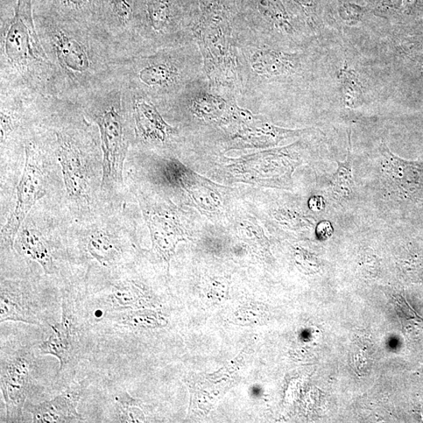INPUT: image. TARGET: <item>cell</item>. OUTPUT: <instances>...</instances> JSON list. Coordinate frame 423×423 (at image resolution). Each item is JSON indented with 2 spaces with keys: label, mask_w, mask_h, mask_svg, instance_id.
<instances>
[{
  "label": "cell",
  "mask_w": 423,
  "mask_h": 423,
  "mask_svg": "<svg viewBox=\"0 0 423 423\" xmlns=\"http://www.w3.org/2000/svg\"><path fill=\"white\" fill-rule=\"evenodd\" d=\"M90 377L80 381H73L65 390L51 400L32 405L26 411L32 415L33 423H78L87 422L77 411L78 405L85 391L90 386Z\"/></svg>",
  "instance_id": "ba28073f"
},
{
  "label": "cell",
  "mask_w": 423,
  "mask_h": 423,
  "mask_svg": "<svg viewBox=\"0 0 423 423\" xmlns=\"http://www.w3.org/2000/svg\"><path fill=\"white\" fill-rule=\"evenodd\" d=\"M38 347L1 340L0 388L6 409V422H24L26 401L37 385Z\"/></svg>",
  "instance_id": "5b68a950"
},
{
  "label": "cell",
  "mask_w": 423,
  "mask_h": 423,
  "mask_svg": "<svg viewBox=\"0 0 423 423\" xmlns=\"http://www.w3.org/2000/svg\"><path fill=\"white\" fill-rule=\"evenodd\" d=\"M55 72V96L75 102L113 75L115 49L97 25L55 18L35 23Z\"/></svg>",
  "instance_id": "6da1fadb"
},
{
  "label": "cell",
  "mask_w": 423,
  "mask_h": 423,
  "mask_svg": "<svg viewBox=\"0 0 423 423\" xmlns=\"http://www.w3.org/2000/svg\"><path fill=\"white\" fill-rule=\"evenodd\" d=\"M87 255L102 268L116 270L122 266L123 246L116 238L103 232L90 235L85 245Z\"/></svg>",
  "instance_id": "8fae6325"
},
{
  "label": "cell",
  "mask_w": 423,
  "mask_h": 423,
  "mask_svg": "<svg viewBox=\"0 0 423 423\" xmlns=\"http://www.w3.org/2000/svg\"><path fill=\"white\" fill-rule=\"evenodd\" d=\"M37 289L25 281L1 280L0 289V322H21L45 327L55 322L52 319V305Z\"/></svg>",
  "instance_id": "8992f818"
},
{
  "label": "cell",
  "mask_w": 423,
  "mask_h": 423,
  "mask_svg": "<svg viewBox=\"0 0 423 423\" xmlns=\"http://www.w3.org/2000/svg\"><path fill=\"white\" fill-rule=\"evenodd\" d=\"M74 103L100 130L103 151L102 187L111 189L121 185L124 161L130 145V89L113 74L108 80L78 98Z\"/></svg>",
  "instance_id": "3957f363"
},
{
  "label": "cell",
  "mask_w": 423,
  "mask_h": 423,
  "mask_svg": "<svg viewBox=\"0 0 423 423\" xmlns=\"http://www.w3.org/2000/svg\"><path fill=\"white\" fill-rule=\"evenodd\" d=\"M58 1L63 8L70 11L82 10L89 3V0H58Z\"/></svg>",
  "instance_id": "ac0fdd59"
},
{
  "label": "cell",
  "mask_w": 423,
  "mask_h": 423,
  "mask_svg": "<svg viewBox=\"0 0 423 423\" xmlns=\"http://www.w3.org/2000/svg\"><path fill=\"white\" fill-rule=\"evenodd\" d=\"M333 228L329 221H321L317 224L316 228V234L321 239H328L333 235Z\"/></svg>",
  "instance_id": "d6986e66"
},
{
  "label": "cell",
  "mask_w": 423,
  "mask_h": 423,
  "mask_svg": "<svg viewBox=\"0 0 423 423\" xmlns=\"http://www.w3.org/2000/svg\"><path fill=\"white\" fill-rule=\"evenodd\" d=\"M0 87L55 96V72L42 47L32 0H18L16 13L1 32Z\"/></svg>",
  "instance_id": "7a4b0ae2"
},
{
  "label": "cell",
  "mask_w": 423,
  "mask_h": 423,
  "mask_svg": "<svg viewBox=\"0 0 423 423\" xmlns=\"http://www.w3.org/2000/svg\"><path fill=\"white\" fill-rule=\"evenodd\" d=\"M130 109L140 140L165 142L171 128L147 96L130 90Z\"/></svg>",
  "instance_id": "9c48e42d"
},
{
  "label": "cell",
  "mask_w": 423,
  "mask_h": 423,
  "mask_svg": "<svg viewBox=\"0 0 423 423\" xmlns=\"http://www.w3.org/2000/svg\"><path fill=\"white\" fill-rule=\"evenodd\" d=\"M82 302V291H62L61 320L49 324L51 333L38 345L41 356L59 360V379L73 374L75 366L85 361L87 322Z\"/></svg>",
  "instance_id": "277c9868"
},
{
  "label": "cell",
  "mask_w": 423,
  "mask_h": 423,
  "mask_svg": "<svg viewBox=\"0 0 423 423\" xmlns=\"http://www.w3.org/2000/svg\"><path fill=\"white\" fill-rule=\"evenodd\" d=\"M337 79L345 107L350 109L362 107L364 102V90L355 70L343 67L338 70Z\"/></svg>",
  "instance_id": "5bb4252c"
},
{
  "label": "cell",
  "mask_w": 423,
  "mask_h": 423,
  "mask_svg": "<svg viewBox=\"0 0 423 423\" xmlns=\"http://www.w3.org/2000/svg\"><path fill=\"white\" fill-rule=\"evenodd\" d=\"M252 63L259 73L273 76L288 74L294 70L295 66L293 56L271 51L254 54Z\"/></svg>",
  "instance_id": "4fadbf2b"
},
{
  "label": "cell",
  "mask_w": 423,
  "mask_h": 423,
  "mask_svg": "<svg viewBox=\"0 0 423 423\" xmlns=\"http://www.w3.org/2000/svg\"><path fill=\"white\" fill-rule=\"evenodd\" d=\"M387 173L405 194L423 201V166L417 162L405 161L393 154L384 144L380 147Z\"/></svg>",
  "instance_id": "30bf717a"
},
{
  "label": "cell",
  "mask_w": 423,
  "mask_h": 423,
  "mask_svg": "<svg viewBox=\"0 0 423 423\" xmlns=\"http://www.w3.org/2000/svg\"><path fill=\"white\" fill-rule=\"evenodd\" d=\"M309 207L314 212H319L326 207V202H324L322 197L313 196L310 197L309 201Z\"/></svg>",
  "instance_id": "ffe728a7"
},
{
  "label": "cell",
  "mask_w": 423,
  "mask_h": 423,
  "mask_svg": "<svg viewBox=\"0 0 423 423\" xmlns=\"http://www.w3.org/2000/svg\"><path fill=\"white\" fill-rule=\"evenodd\" d=\"M171 0H147L148 23L158 35L164 33L171 18Z\"/></svg>",
  "instance_id": "e0dca14e"
},
{
  "label": "cell",
  "mask_w": 423,
  "mask_h": 423,
  "mask_svg": "<svg viewBox=\"0 0 423 423\" xmlns=\"http://www.w3.org/2000/svg\"><path fill=\"white\" fill-rule=\"evenodd\" d=\"M18 251L39 264L46 274L56 272V264L51 249L41 233L34 228H25L19 231L16 240Z\"/></svg>",
  "instance_id": "7c38bea8"
},
{
  "label": "cell",
  "mask_w": 423,
  "mask_h": 423,
  "mask_svg": "<svg viewBox=\"0 0 423 423\" xmlns=\"http://www.w3.org/2000/svg\"><path fill=\"white\" fill-rule=\"evenodd\" d=\"M112 401L114 415L110 422L131 423L146 421L140 402L132 398L126 391H118L115 393Z\"/></svg>",
  "instance_id": "2e32d148"
},
{
  "label": "cell",
  "mask_w": 423,
  "mask_h": 423,
  "mask_svg": "<svg viewBox=\"0 0 423 423\" xmlns=\"http://www.w3.org/2000/svg\"><path fill=\"white\" fill-rule=\"evenodd\" d=\"M25 168L17 188L16 207L2 230V243L4 247L10 249H13L28 213L45 194L39 146L33 140H28L25 141Z\"/></svg>",
  "instance_id": "52a82bcc"
},
{
  "label": "cell",
  "mask_w": 423,
  "mask_h": 423,
  "mask_svg": "<svg viewBox=\"0 0 423 423\" xmlns=\"http://www.w3.org/2000/svg\"><path fill=\"white\" fill-rule=\"evenodd\" d=\"M337 171L331 180V188L338 200L349 199L354 192L355 181L352 176V154L351 131L348 133V157L344 161H337Z\"/></svg>",
  "instance_id": "9a60e30c"
}]
</instances>
